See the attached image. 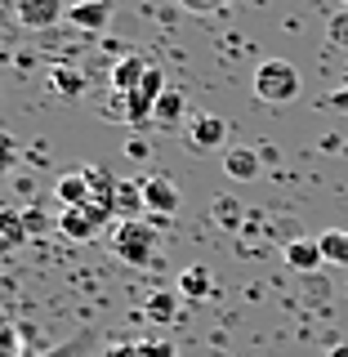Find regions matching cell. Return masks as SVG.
Returning <instances> with one entry per match:
<instances>
[{"label": "cell", "mask_w": 348, "mask_h": 357, "mask_svg": "<svg viewBox=\"0 0 348 357\" xmlns=\"http://www.w3.org/2000/svg\"><path fill=\"white\" fill-rule=\"evenodd\" d=\"M107 245H112V255L130 268H152L156 255H161V237L152 232L148 219H116L112 232H107Z\"/></svg>", "instance_id": "6da1fadb"}, {"label": "cell", "mask_w": 348, "mask_h": 357, "mask_svg": "<svg viewBox=\"0 0 348 357\" xmlns=\"http://www.w3.org/2000/svg\"><path fill=\"white\" fill-rule=\"evenodd\" d=\"M255 98L264 103H290L299 98V72L286 59H268L255 67Z\"/></svg>", "instance_id": "7a4b0ae2"}, {"label": "cell", "mask_w": 348, "mask_h": 357, "mask_svg": "<svg viewBox=\"0 0 348 357\" xmlns=\"http://www.w3.org/2000/svg\"><path fill=\"white\" fill-rule=\"evenodd\" d=\"M143 206H148V215H156V219L174 215V210H179L174 178L170 174H148V178H143Z\"/></svg>", "instance_id": "3957f363"}, {"label": "cell", "mask_w": 348, "mask_h": 357, "mask_svg": "<svg viewBox=\"0 0 348 357\" xmlns=\"http://www.w3.org/2000/svg\"><path fill=\"white\" fill-rule=\"evenodd\" d=\"M14 18L31 31H45L63 18V0H14Z\"/></svg>", "instance_id": "277c9868"}, {"label": "cell", "mask_w": 348, "mask_h": 357, "mask_svg": "<svg viewBox=\"0 0 348 357\" xmlns=\"http://www.w3.org/2000/svg\"><path fill=\"white\" fill-rule=\"evenodd\" d=\"M31 228H27V215L22 210H9L0 206V259H9V255H18L22 245H27Z\"/></svg>", "instance_id": "5b68a950"}, {"label": "cell", "mask_w": 348, "mask_h": 357, "mask_svg": "<svg viewBox=\"0 0 348 357\" xmlns=\"http://www.w3.org/2000/svg\"><path fill=\"white\" fill-rule=\"evenodd\" d=\"M152 72V59H143V54H126L121 63H112L107 81H112V94H130V89H139V81Z\"/></svg>", "instance_id": "8992f818"}, {"label": "cell", "mask_w": 348, "mask_h": 357, "mask_svg": "<svg viewBox=\"0 0 348 357\" xmlns=\"http://www.w3.org/2000/svg\"><path fill=\"white\" fill-rule=\"evenodd\" d=\"M67 18L81 31H103L112 22V0H72V5H67Z\"/></svg>", "instance_id": "52a82bcc"}, {"label": "cell", "mask_w": 348, "mask_h": 357, "mask_svg": "<svg viewBox=\"0 0 348 357\" xmlns=\"http://www.w3.org/2000/svg\"><path fill=\"white\" fill-rule=\"evenodd\" d=\"M188 139H192L197 152L223 148V143H228V121H223V116H192V126H188Z\"/></svg>", "instance_id": "ba28073f"}, {"label": "cell", "mask_w": 348, "mask_h": 357, "mask_svg": "<svg viewBox=\"0 0 348 357\" xmlns=\"http://www.w3.org/2000/svg\"><path fill=\"white\" fill-rule=\"evenodd\" d=\"M54 197H59L63 210H81L89 201V178H85V165H76V170L59 174V183H54Z\"/></svg>", "instance_id": "9c48e42d"}, {"label": "cell", "mask_w": 348, "mask_h": 357, "mask_svg": "<svg viewBox=\"0 0 348 357\" xmlns=\"http://www.w3.org/2000/svg\"><path fill=\"white\" fill-rule=\"evenodd\" d=\"M223 170H228V178H237V183H250V178H259V152L232 143V148H223Z\"/></svg>", "instance_id": "30bf717a"}, {"label": "cell", "mask_w": 348, "mask_h": 357, "mask_svg": "<svg viewBox=\"0 0 348 357\" xmlns=\"http://www.w3.org/2000/svg\"><path fill=\"white\" fill-rule=\"evenodd\" d=\"M103 357H174V344L161 340V335H148V340H121V344H112Z\"/></svg>", "instance_id": "8fae6325"}, {"label": "cell", "mask_w": 348, "mask_h": 357, "mask_svg": "<svg viewBox=\"0 0 348 357\" xmlns=\"http://www.w3.org/2000/svg\"><path fill=\"white\" fill-rule=\"evenodd\" d=\"M59 232L67 241H94L98 232H103V223L89 215V210H63V215H59Z\"/></svg>", "instance_id": "7c38bea8"}, {"label": "cell", "mask_w": 348, "mask_h": 357, "mask_svg": "<svg viewBox=\"0 0 348 357\" xmlns=\"http://www.w3.org/2000/svg\"><path fill=\"white\" fill-rule=\"evenodd\" d=\"M179 295H183V299H210V295H215V277H210V268L206 264L183 268V273H179Z\"/></svg>", "instance_id": "4fadbf2b"}, {"label": "cell", "mask_w": 348, "mask_h": 357, "mask_svg": "<svg viewBox=\"0 0 348 357\" xmlns=\"http://www.w3.org/2000/svg\"><path fill=\"white\" fill-rule=\"evenodd\" d=\"M179 290H152L148 299H143V317H152L156 326H170V321L179 317Z\"/></svg>", "instance_id": "5bb4252c"}, {"label": "cell", "mask_w": 348, "mask_h": 357, "mask_svg": "<svg viewBox=\"0 0 348 357\" xmlns=\"http://www.w3.org/2000/svg\"><path fill=\"white\" fill-rule=\"evenodd\" d=\"M286 264L299 268V273H312V268H321L326 259H321V245H317V241L295 237V241H286Z\"/></svg>", "instance_id": "9a60e30c"}, {"label": "cell", "mask_w": 348, "mask_h": 357, "mask_svg": "<svg viewBox=\"0 0 348 357\" xmlns=\"http://www.w3.org/2000/svg\"><path fill=\"white\" fill-rule=\"evenodd\" d=\"M116 215L121 219L148 215V206H143V183H130V178H121V183H116Z\"/></svg>", "instance_id": "2e32d148"}, {"label": "cell", "mask_w": 348, "mask_h": 357, "mask_svg": "<svg viewBox=\"0 0 348 357\" xmlns=\"http://www.w3.org/2000/svg\"><path fill=\"white\" fill-rule=\"evenodd\" d=\"M321 245V259H326L331 268H348V228H331L317 237Z\"/></svg>", "instance_id": "e0dca14e"}, {"label": "cell", "mask_w": 348, "mask_h": 357, "mask_svg": "<svg viewBox=\"0 0 348 357\" xmlns=\"http://www.w3.org/2000/svg\"><path fill=\"white\" fill-rule=\"evenodd\" d=\"M183 112H188V98L179 94V89H165L161 103H156V112H152V121H156V126H165V130H174L179 121H183Z\"/></svg>", "instance_id": "ac0fdd59"}, {"label": "cell", "mask_w": 348, "mask_h": 357, "mask_svg": "<svg viewBox=\"0 0 348 357\" xmlns=\"http://www.w3.org/2000/svg\"><path fill=\"white\" fill-rule=\"evenodd\" d=\"M50 81H54V89H59L63 98H76V94H85V76L76 72V67H67V63H59V67H54V76H50Z\"/></svg>", "instance_id": "d6986e66"}, {"label": "cell", "mask_w": 348, "mask_h": 357, "mask_svg": "<svg viewBox=\"0 0 348 357\" xmlns=\"http://www.w3.org/2000/svg\"><path fill=\"white\" fill-rule=\"evenodd\" d=\"M210 215H215L219 228H237V223H241V206H237V201H228V197H219L215 206H210Z\"/></svg>", "instance_id": "ffe728a7"}, {"label": "cell", "mask_w": 348, "mask_h": 357, "mask_svg": "<svg viewBox=\"0 0 348 357\" xmlns=\"http://www.w3.org/2000/svg\"><path fill=\"white\" fill-rule=\"evenodd\" d=\"M0 357H18V331L5 312H0Z\"/></svg>", "instance_id": "44dd1931"}, {"label": "cell", "mask_w": 348, "mask_h": 357, "mask_svg": "<svg viewBox=\"0 0 348 357\" xmlns=\"http://www.w3.org/2000/svg\"><path fill=\"white\" fill-rule=\"evenodd\" d=\"M326 36H331L335 45H344V50H348V9L331 14V22H326Z\"/></svg>", "instance_id": "7402d4cb"}, {"label": "cell", "mask_w": 348, "mask_h": 357, "mask_svg": "<svg viewBox=\"0 0 348 357\" xmlns=\"http://www.w3.org/2000/svg\"><path fill=\"white\" fill-rule=\"evenodd\" d=\"M179 5H183L188 14H223L232 0H179Z\"/></svg>", "instance_id": "603a6c76"}, {"label": "cell", "mask_w": 348, "mask_h": 357, "mask_svg": "<svg viewBox=\"0 0 348 357\" xmlns=\"http://www.w3.org/2000/svg\"><path fill=\"white\" fill-rule=\"evenodd\" d=\"M14 156H18V143H14V134H9V130H0V174L9 170V161H14Z\"/></svg>", "instance_id": "cb8c5ba5"}, {"label": "cell", "mask_w": 348, "mask_h": 357, "mask_svg": "<svg viewBox=\"0 0 348 357\" xmlns=\"http://www.w3.org/2000/svg\"><path fill=\"white\" fill-rule=\"evenodd\" d=\"M321 107H326V112H344V116H348V89H340V94H331Z\"/></svg>", "instance_id": "d4e9b609"}, {"label": "cell", "mask_w": 348, "mask_h": 357, "mask_svg": "<svg viewBox=\"0 0 348 357\" xmlns=\"http://www.w3.org/2000/svg\"><path fill=\"white\" fill-rule=\"evenodd\" d=\"M126 152L134 156V161H143V156H148V148H143V143H139V139H134V143H130V148H126Z\"/></svg>", "instance_id": "484cf974"}, {"label": "cell", "mask_w": 348, "mask_h": 357, "mask_svg": "<svg viewBox=\"0 0 348 357\" xmlns=\"http://www.w3.org/2000/svg\"><path fill=\"white\" fill-rule=\"evenodd\" d=\"M326 357H348V344H335V349H331Z\"/></svg>", "instance_id": "4316f807"}, {"label": "cell", "mask_w": 348, "mask_h": 357, "mask_svg": "<svg viewBox=\"0 0 348 357\" xmlns=\"http://www.w3.org/2000/svg\"><path fill=\"white\" fill-rule=\"evenodd\" d=\"M344 9H348V0H344Z\"/></svg>", "instance_id": "83f0119b"}]
</instances>
